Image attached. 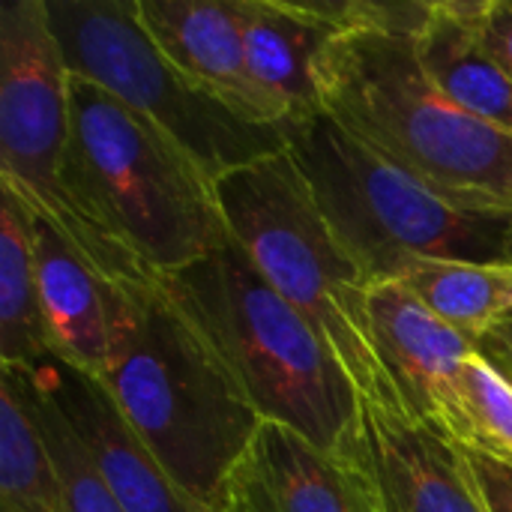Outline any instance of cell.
I'll return each mask as SVG.
<instances>
[{
	"instance_id": "6da1fadb",
	"label": "cell",
	"mask_w": 512,
	"mask_h": 512,
	"mask_svg": "<svg viewBox=\"0 0 512 512\" xmlns=\"http://www.w3.org/2000/svg\"><path fill=\"white\" fill-rule=\"evenodd\" d=\"M63 186L108 282L171 276L231 243L216 180L165 129L72 72Z\"/></svg>"
},
{
	"instance_id": "7a4b0ae2",
	"label": "cell",
	"mask_w": 512,
	"mask_h": 512,
	"mask_svg": "<svg viewBox=\"0 0 512 512\" xmlns=\"http://www.w3.org/2000/svg\"><path fill=\"white\" fill-rule=\"evenodd\" d=\"M99 381L174 483L219 512L225 480L261 417L159 276L108 282Z\"/></svg>"
},
{
	"instance_id": "3957f363",
	"label": "cell",
	"mask_w": 512,
	"mask_h": 512,
	"mask_svg": "<svg viewBox=\"0 0 512 512\" xmlns=\"http://www.w3.org/2000/svg\"><path fill=\"white\" fill-rule=\"evenodd\" d=\"M201 330L261 423H279L330 456L360 465L363 396L318 327L252 267L231 240L159 276Z\"/></svg>"
},
{
	"instance_id": "277c9868",
	"label": "cell",
	"mask_w": 512,
	"mask_h": 512,
	"mask_svg": "<svg viewBox=\"0 0 512 512\" xmlns=\"http://www.w3.org/2000/svg\"><path fill=\"white\" fill-rule=\"evenodd\" d=\"M315 87L324 114L399 168L459 198L512 207V135L435 90L414 33H339L315 60Z\"/></svg>"
},
{
	"instance_id": "5b68a950",
	"label": "cell",
	"mask_w": 512,
	"mask_h": 512,
	"mask_svg": "<svg viewBox=\"0 0 512 512\" xmlns=\"http://www.w3.org/2000/svg\"><path fill=\"white\" fill-rule=\"evenodd\" d=\"M288 153L372 285L414 258L512 264V207L459 198L399 168L330 114L288 129Z\"/></svg>"
},
{
	"instance_id": "8992f818",
	"label": "cell",
	"mask_w": 512,
	"mask_h": 512,
	"mask_svg": "<svg viewBox=\"0 0 512 512\" xmlns=\"http://www.w3.org/2000/svg\"><path fill=\"white\" fill-rule=\"evenodd\" d=\"M231 240L252 267L330 342L369 402L402 405L369 327L372 282L327 225L288 150L216 180Z\"/></svg>"
},
{
	"instance_id": "52a82bcc",
	"label": "cell",
	"mask_w": 512,
	"mask_h": 512,
	"mask_svg": "<svg viewBox=\"0 0 512 512\" xmlns=\"http://www.w3.org/2000/svg\"><path fill=\"white\" fill-rule=\"evenodd\" d=\"M66 69L90 78L165 129L213 180L288 150V129L258 126L174 66L138 0H45Z\"/></svg>"
},
{
	"instance_id": "ba28073f",
	"label": "cell",
	"mask_w": 512,
	"mask_h": 512,
	"mask_svg": "<svg viewBox=\"0 0 512 512\" xmlns=\"http://www.w3.org/2000/svg\"><path fill=\"white\" fill-rule=\"evenodd\" d=\"M69 69L48 21L45 0L0 6V183L15 189L108 279V264L66 186Z\"/></svg>"
},
{
	"instance_id": "9c48e42d",
	"label": "cell",
	"mask_w": 512,
	"mask_h": 512,
	"mask_svg": "<svg viewBox=\"0 0 512 512\" xmlns=\"http://www.w3.org/2000/svg\"><path fill=\"white\" fill-rule=\"evenodd\" d=\"M369 327L381 369L402 408L423 426L468 444L456 378L477 354V342L435 318L405 285L378 282L369 288Z\"/></svg>"
},
{
	"instance_id": "30bf717a",
	"label": "cell",
	"mask_w": 512,
	"mask_h": 512,
	"mask_svg": "<svg viewBox=\"0 0 512 512\" xmlns=\"http://www.w3.org/2000/svg\"><path fill=\"white\" fill-rule=\"evenodd\" d=\"M126 512H216L186 495L126 423L105 384L54 351L30 366Z\"/></svg>"
},
{
	"instance_id": "8fae6325",
	"label": "cell",
	"mask_w": 512,
	"mask_h": 512,
	"mask_svg": "<svg viewBox=\"0 0 512 512\" xmlns=\"http://www.w3.org/2000/svg\"><path fill=\"white\" fill-rule=\"evenodd\" d=\"M219 512H387L357 462L324 453L279 423H261L225 480Z\"/></svg>"
},
{
	"instance_id": "7c38bea8",
	"label": "cell",
	"mask_w": 512,
	"mask_h": 512,
	"mask_svg": "<svg viewBox=\"0 0 512 512\" xmlns=\"http://www.w3.org/2000/svg\"><path fill=\"white\" fill-rule=\"evenodd\" d=\"M360 465L387 512H492L465 447L417 423L402 405L363 399Z\"/></svg>"
},
{
	"instance_id": "4fadbf2b",
	"label": "cell",
	"mask_w": 512,
	"mask_h": 512,
	"mask_svg": "<svg viewBox=\"0 0 512 512\" xmlns=\"http://www.w3.org/2000/svg\"><path fill=\"white\" fill-rule=\"evenodd\" d=\"M138 15L162 54L222 105L249 123L291 129L249 72L237 0H138Z\"/></svg>"
},
{
	"instance_id": "5bb4252c",
	"label": "cell",
	"mask_w": 512,
	"mask_h": 512,
	"mask_svg": "<svg viewBox=\"0 0 512 512\" xmlns=\"http://www.w3.org/2000/svg\"><path fill=\"white\" fill-rule=\"evenodd\" d=\"M237 18L249 72L285 123L300 126L324 114L315 60L330 39L348 30L342 3L237 0Z\"/></svg>"
},
{
	"instance_id": "9a60e30c",
	"label": "cell",
	"mask_w": 512,
	"mask_h": 512,
	"mask_svg": "<svg viewBox=\"0 0 512 512\" xmlns=\"http://www.w3.org/2000/svg\"><path fill=\"white\" fill-rule=\"evenodd\" d=\"M480 12L483 0H432L414 51L444 99L512 135V75L492 54Z\"/></svg>"
},
{
	"instance_id": "2e32d148",
	"label": "cell",
	"mask_w": 512,
	"mask_h": 512,
	"mask_svg": "<svg viewBox=\"0 0 512 512\" xmlns=\"http://www.w3.org/2000/svg\"><path fill=\"white\" fill-rule=\"evenodd\" d=\"M30 216L36 288L51 351L99 378L108 357V279L42 213L30 207Z\"/></svg>"
},
{
	"instance_id": "e0dca14e",
	"label": "cell",
	"mask_w": 512,
	"mask_h": 512,
	"mask_svg": "<svg viewBox=\"0 0 512 512\" xmlns=\"http://www.w3.org/2000/svg\"><path fill=\"white\" fill-rule=\"evenodd\" d=\"M51 354L33 252L27 201L0 183V363L30 369Z\"/></svg>"
},
{
	"instance_id": "ac0fdd59",
	"label": "cell",
	"mask_w": 512,
	"mask_h": 512,
	"mask_svg": "<svg viewBox=\"0 0 512 512\" xmlns=\"http://www.w3.org/2000/svg\"><path fill=\"white\" fill-rule=\"evenodd\" d=\"M396 282L471 342L512 312V264L414 258L402 267Z\"/></svg>"
},
{
	"instance_id": "d6986e66",
	"label": "cell",
	"mask_w": 512,
	"mask_h": 512,
	"mask_svg": "<svg viewBox=\"0 0 512 512\" xmlns=\"http://www.w3.org/2000/svg\"><path fill=\"white\" fill-rule=\"evenodd\" d=\"M0 512H63L45 441L18 390L0 375Z\"/></svg>"
},
{
	"instance_id": "ffe728a7",
	"label": "cell",
	"mask_w": 512,
	"mask_h": 512,
	"mask_svg": "<svg viewBox=\"0 0 512 512\" xmlns=\"http://www.w3.org/2000/svg\"><path fill=\"white\" fill-rule=\"evenodd\" d=\"M3 378L12 381L18 390L24 408L30 411L45 450L51 456L57 483H60V498H63V512H126L120 501L111 495L105 480L99 477L96 465L90 462L84 444L60 414V408L51 402V396L42 390V384L33 378L30 369L18 366H3Z\"/></svg>"
},
{
	"instance_id": "44dd1931",
	"label": "cell",
	"mask_w": 512,
	"mask_h": 512,
	"mask_svg": "<svg viewBox=\"0 0 512 512\" xmlns=\"http://www.w3.org/2000/svg\"><path fill=\"white\" fill-rule=\"evenodd\" d=\"M456 390L468 423L465 447L512 462V381L480 354H471L459 369Z\"/></svg>"
},
{
	"instance_id": "7402d4cb",
	"label": "cell",
	"mask_w": 512,
	"mask_h": 512,
	"mask_svg": "<svg viewBox=\"0 0 512 512\" xmlns=\"http://www.w3.org/2000/svg\"><path fill=\"white\" fill-rule=\"evenodd\" d=\"M465 456L474 468V477L489 501L492 512H512V462L498 459L486 450L465 447Z\"/></svg>"
},
{
	"instance_id": "603a6c76",
	"label": "cell",
	"mask_w": 512,
	"mask_h": 512,
	"mask_svg": "<svg viewBox=\"0 0 512 512\" xmlns=\"http://www.w3.org/2000/svg\"><path fill=\"white\" fill-rule=\"evenodd\" d=\"M480 24L492 54L512 75V0H483Z\"/></svg>"
},
{
	"instance_id": "cb8c5ba5",
	"label": "cell",
	"mask_w": 512,
	"mask_h": 512,
	"mask_svg": "<svg viewBox=\"0 0 512 512\" xmlns=\"http://www.w3.org/2000/svg\"><path fill=\"white\" fill-rule=\"evenodd\" d=\"M477 354L489 360L507 381H512V312L477 339Z\"/></svg>"
}]
</instances>
